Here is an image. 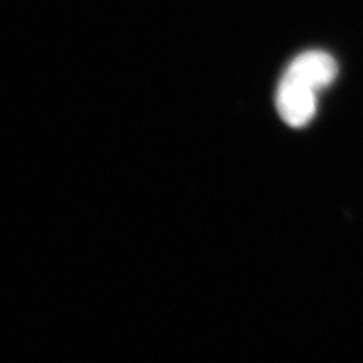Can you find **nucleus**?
<instances>
[{"mask_svg": "<svg viewBox=\"0 0 363 363\" xmlns=\"http://www.w3.org/2000/svg\"><path fill=\"white\" fill-rule=\"evenodd\" d=\"M316 93L312 86L283 74L276 94L277 111L283 121L291 128L306 126L316 112Z\"/></svg>", "mask_w": 363, "mask_h": 363, "instance_id": "1", "label": "nucleus"}, {"mask_svg": "<svg viewBox=\"0 0 363 363\" xmlns=\"http://www.w3.org/2000/svg\"><path fill=\"white\" fill-rule=\"evenodd\" d=\"M321 91L332 85L337 76V64L332 55L323 50H308L298 55L283 73Z\"/></svg>", "mask_w": 363, "mask_h": 363, "instance_id": "2", "label": "nucleus"}]
</instances>
